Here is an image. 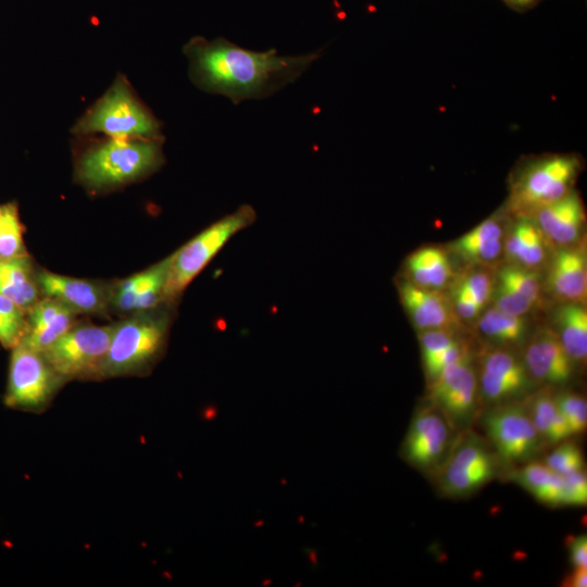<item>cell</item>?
<instances>
[{
    "label": "cell",
    "mask_w": 587,
    "mask_h": 587,
    "mask_svg": "<svg viewBox=\"0 0 587 587\" xmlns=\"http://www.w3.org/2000/svg\"><path fill=\"white\" fill-rule=\"evenodd\" d=\"M184 52L190 61L191 80L235 104L272 96L295 83L322 55V50L300 55H279L274 48L252 51L222 37L211 41L195 37Z\"/></svg>",
    "instance_id": "cell-1"
},
{
    "label": "cell",
    "mask_w": 587,
    "mask_h": 587,
    "mask_svg": "<svg viewBox=\"0 0 587 587\" xmlns=\"http://www.w3.org/2000/svg\"><path fill=\"white\" fill-rule=\"evenodd\" d=\"M163 162L158 138H111L79 160L78 178L92 189L112 188L146 176Z\"/></svg>",
    "instance_id": "cell-2"
},
{
    "label": "cell",
    "mask_w": 587,
    "mask_h": 587,
    "mask_svg": "<svg viewBox=\"0 0 587 587\" xmlns=\"http://www.w3.org/2000/svg\"><path fill=\"white\" fill-rule=\"evenodd\" d=\"M153 310L114 324L99 379L143 374L158 361L165 348L168 317Z\"/></svg>",
    "instance_id": "cell-3"
},
{
    "label": "cell",
    "mask_w": 587,
    "mask_h": 587,
    "mask_svg": "<svg viewBox=\"0 0 587 587\" xmlns=\"http://www.w3.org/2000/svg\"><path fill=\"white\" fill-rule=\"evenodd\" d=\"M580 168L582 161L575 154L529 158L511 179L509 210L519 217L533 216L539 209L573 190Z\"/></svg>",
    "instance_id": "cell-4"
},
{
    "label": "cell",
    "mask_w": 587,
    "mask_h": 587,
    "mask_svg": "<svg viewBox=\"0 0 587 587\" xmlns=\"http://www.w3.org/2000/svg\"><path fill=\"white\" fill-rule=\"evenodd\" d=\"M503 463L486 439L472 428L458 434L435 483L444 497L464 498L499 477Z\"/></svg>",
    "instance_id": "cell-5"
},
{
    "label": "cell",
    "mask_w": 587,
    "mask_h": 587,
    "mask_svg": "<svg viewBox=\"0 0 587 587\" xmlns=\"http://www.w3.org/2000/svg\"><path fill=\"white\" fill-rule=\"evenodd\" d=\"M255 211L241 205L216 221L170 257L163 301L176 300L222 247L239 230L251 225Z\"/></svg>",
    "instance_id": "cell-6"
},
{
    "label": "cell",
    "mask_w": 587,
    "mask_h": 587,
    "mask_svg": "<svg viewBox=\"0 0 587 587\" xmlns=\"http://www.w3.org/2000/svg\"><path fill=\"white\" fill-rule=\"evenodd\" d=\"M74 132L101 133L111 138H158L160 123L135 98L127 84L118 80L78 121Z\"/></svg>",
    "instance_id": "cell-7"
},
{
    "label": "cell",
    "mask_w": 587,
    "mask_h": 587,
    "mask_svg": "<svg viewBox=\"0 0 587 587\" xmlns=\"http://www.w3.org/2000/svg\"><path fill=\"white\" fill-rule=\"evenodd\" d=\"M478 417L486 439L504 466L533 461L546 446L524 400L489 407Z\"/></svg>",
    "instance_id": "cell-8"
},
{
    "label": "cell",
    "mask_w": 587,
    "mask_h": 587,
    "mask_svg": "<svg viewBox=\"0 0 587 587\" xmlns=\"http://www.w3.org/2000/svg\"><path fill=\"white\" fill-rule=\"evenodd\" d=\"M64 383L42 352L21 341L12 349L4 403L11 409L39 413Z\"/></svg>",
    "instance_id": "cell-9"
},
{
    "label": "cell",
    "mask_w": 587,
    "mask_h": 587,
    "mask_svg": "<svg viewBox=\"0 0 587 587\" xmlns=\"http://www.w3.org/2000/svg\"><path fill=\"white\" fill-rule=\"evenodd\" d=\"M114 324L99 326L76 323L48 347L42 354L54 371L66 382L99 379Z\"/></svg>",
    "instance_id": "cell-10"
},
{
    "label": "cell",
    "mask_w": 587,
    "mask_h": 587,
    "mask_svg": "<svg viewBox=\"0 0 587 587\" xmlns=\"http://www.w3.org/2000/svg\"><path fill=\"white\" fill-rule=\"evenodd\" d=\"M427 399L457 433L471 428L480 414L482 402L478 377L470 353L446 366L428 384Z\"/></svg>",
    "instance_id": "cell-11"
},
{
    "label": "cell",
    "mask_w": 587,
    "mask_h": 587,
    "mask_svg": "<svg viewBox=\"0 0 587 587\" xmlns=\"http://www.w3.org/2000/svg\"><path fill=\"white\" fill-rule=\"evenodd\" d=\"M458 434L445 415L428 402L412 416L400 454L410 466L433 477Z\"/></svg>",
    "instance_id": "cell-12"
},
{
    "label": "cell",
    "mask_w": 587,
    "mask_h": 587,
    "mask_svg": "<svg viewBox=\"0 0 587 587\" xmlns=\"http://www.w3.org/2000/svg\"><path fill=\"white\" fill-rule=\"evenodd\" d=\"M533 385L524 362L513 352L492 349L484 353L478 383L482 405L524 400Z\"/></svg>",
    "instance_id": "cell-13"
},
{
    "label": "cell",
    "mask_w": 587,
    "mask_h": 587,
    "mask_svg": "<svg viewBox=\"0 0 587 587\" xmlns=\"http://www.w3.org/2000/svg\"><path fill=\"white\" fill-rule=\"evenodd\" d=\"M168 262L170 257L111 285L110 308L125 315L155 309L163 301Z\"/></svg>",
    "instance_id": "cell-14"
},
{
    "label": "cell",
    "mask_w": 587,
    "mask_h": 587,
    "mask_svg": "<svg viewBox=\"0 0 587 587\" xmlns=\"http://www.w3.org/2000/svg\"><path fill=\"white\" fill-rule=\"evenodd\" d=\"M37 278L43 297L54 298L76 313L103 314L110 309L111 286L46 270L38 271Z\"/></svg>",
    "instance_id": "cell-15"
},
{
    "label": "cell",
    "mask_w": 587,
    "mask_h": 587,
    "mask_svg": "<svg viewBox=\"0 0 587 587\" xmlns=\"http://www.w3.org/2000/svg\"><path fill=\"white\" fill-rule=\"evenodd\" d=\"M530 377L548 386L566 384L574 371V361L555 332L544 329L527 345L523 360Z\"/></svg>",
    "instance_id": "cell-16"
},
{
    "label": "cell",
    "mask_w": 587,
    "mask_h": 587,
    "mask_svg": "<svg viewBox=\"0 0 587 587\" xmlns=\"http://www.w3.org/2000/svg\"><path fill=\"white\" fill-rule=\"evenodd\" d=\"M76 314L65 303L43 297L27 311V330L22 341L42 352L77 323Z\"/></svg>",
    "instance_id": "cell-17"
},
{
    "label": "cell",
    "mask_w": 587,
    "mask_h": 587,
    "mask_svg": "<svg viewBox=\"0 0 587 587\" xmlns=\"http://www.w3.org/2000/svg\"><path fill=\"white\" fill-rule=\"evenodd\" d=\"M536 216L539 229L559 245H569L578 237L585 221L579 195L573 189L561 199L539 209Z\"/></svg>",
    "instance_id": "cell-18"
},
{
    "label": "cell",
    "mask_w": 587,
    "mask_h": 587,
    "mask_svg": "<svg viewBox=\"0 0 587 587\" xmlns=\"http://www.w3.org/2000/svg\"><path fill=\"white\" fill-rule=\"evenodd\" d=\"M399 291L413 323L423 330L449 329L455 323L448 299L438 290L403 283Z\"/></svg>",
    "instance_id": "cell-19"
},
{
    "label": "cell",
    "mask_w": 587,
    "mask_h": 587,
    "mask_svg": "<svg viewBox=\"0 0 587 587\" xmlns=\"http://www.w3.org/2000/svg\"><path fill=\"white\" fill-rule=\"evenodd\" d=\"M549 285L562 300L583 303L587 292L586 255L583 248H565L552 260Z\"/></svg>",
    "instance_id": "cell-20"
},
{
    "label": "cell",
    "mask_w": 587,
    "mask_h": 587,
    "mask_svg": "<svg viewBox=\"0 0 587 587\" xmlns=\"http://www.w3.org/2000/svg\"><path fill=\"white\" fill-rule=\"evenodd\" d=\"M0 294L26 312L41 299L37 272L28 254L0 261Z\"/></svg>",
    "instance_id": "cell-21"
},
{
    "label": "cell",
    "mask_w": 587,
    "mask_h": 587,
    "mask_svg": "<svg viewBox=\"0 0 587 587\" xmlns=\"http://www.w3.org/2000/svg\"><path fill=\"white\" fill-rule=\"evenodd\" d=\"M510 478L524 488L538 502L548 507H561L563 502V477L536 460L511 471Z\"/></svg>",
    "instance_id": "cell-22"
},
{
    "label": "cell",
    "mask_w": 587,
    "mask_h": 587,
    "mask_svg": "<svg viewBox=\"0 0 587 587\" xmlns=\"http://www.w3.org/2000/svg\"><path fill=\"white\" fill-rule=\"evenodd\" d=\"M451 249L470 261L489 262L502 250V228L490 217L451 243Z\"/></svg>",
    "instance_id": "cell-23"
},
{
    "label": "cell",
    "mask_w": 587,
    "mask_h": 587,
    "mask_svg": "<svg viewBox=\"0 0 587 587\" xmlns=\"http://www.w3.org/2000/svg\"><path fill=\"white\" fill-rule=\"evenodd\" d=\"M558 335L562 346L574 362H585L587 357V312L579 303L562 305L555 315Z\"/></svg>",
    "instance_id": "cell-24"
},
{
    "label": "cell",
    "mask_w": 587,
    "mask_h": 587,
    "mask_svg": "<svg viewBox=\"0 0 587 587\" xmlns=\"http://www.w3.org/2000/svg\"><path fill=\"white\" fill-rule=\"evenodd\" d=\"M527 402L534 425L546 445H557L572 436L567 422L560 413L554 395L549 390H541Z\"/></svg>",
    "instance_id": "cell-25"
},
{
    "label": "cell",
    "mask_w": 587,
    "mask_h": 587,
    "mask_svg": "<svg viewBox=\"0 0 587 587\" xmlns=\"http://www.w3.org/2000/svg\"><path fill=\"white\" fill-rule=\"evenodd\" d=\"M478 328L486 337L498 344L513 345L524 338L526 322L523 316L507 314L495 307L484 313Z\"/></svg>",
    "instance_id": "cell-26"
},
{
    "label": "cell",
    "mask_w": 587,
    "mask_h": 587,
    "mask_svg": "<svg viewBox=\"0 0 587 587\" xmlns=\"http://www.w3.org/2000/svg\"><path fill=\"white\" fill-rule=\"evenodd\" d=\"M27 330V312L0 294V344L8 349L18 345Z\"/></svg>",
    "instance_id": "cell-27"
},
{
    "label": "cell",
    "mask_w": 587,
    "mask_h": 587,
    "mask_svg": "<svg viewBox=\"0 0 587 587\" xmlns=\"http://www.w3.org/2000/svg\"><path fill=\"white\" fill-rule=\"evenodd\" d=\"M27 255L18 211L14 203H8L5 217L0 229V261Z\"/></svg>",
    "instance_id": "cell-28"
},
{
    "label": "cell",
    "mask_w": 587,
    "mask_h": 587,
    "mask_svg": "<svg viewBox=\"0 0 587 587\" xmlns=\"http://www.w3.org/2000/svg\"><path fill=\"white\" fill-rule=\"evenodd\" d=\"M544 463L560 476L585 470L584 454L576 442L565 439L546 457Z\"/></svg>",
    "instance_id": "cell-29"
},
{
    "label": "cell",
    "mask_w": 587,
    "mask_h": 587,
    "mask_svg": "<svg viewBox=\"0 0 587 587\" xmlns=\"http://www.w3.org/2000/svg\"><path fill=\"white\" fill-rule=\"evenodd\" d=\"M500 283L510 287L533 304L540 299V284L536 275L517 265L504 266L499 273Z\"/></svg>",
    "instance_id": "cell-30"
},
{
    "label": "cell",
    "mask_w": 587,
    "mask_h": 587,
    "mask_svg": "<svg viewBox=\"0 0 587 587\" xmlns=\"http://www.w3.org/2000/svg\"><path fill=\"white\" fill-rule=\"evenodd\" d=\"M554 400L560 413L567 422L572 435L585 432L587 427V402L576 392L564 391L554 395Z\"/></svg>",
    "instance_id": "cell-31"
},
{
    "label": "cell",
    "mask_w": 587,
    "mask_h": 587,
    "mask_svg": "<svg viewBox=\"0 0 587 587\" xmlns=\"http://www.w3.org/2000/svg\"><path fill=\"white\" fill-rule=\"evenodd\" d=\"M426 266L430 288L444 287L452 276L451 265L444 250L435 247H426L416 251Z\"/></svg>",
    "instance_id": "cell-32"
},
{
    "label": "cell",
    "mask_w": 587,
    "mask_h": 587,
    "mask_svg": "<svg viewBox=\"0 0 587 587\" xmlns=\"http://www.w3.org/2000/svg\"><path fill=\"white\" fill-rule=\"evenodd\" d=\"M458 340L449 329H427L420 336L423 363L433 359Z\"/></svg>",
    "instance_id": "cell-33"
},
{
    "label": "cell",
    "mask_w": 587,
    "mask_h": 587,
    "mask_svg": "<svg viewBox=\"0 0 587 587\" xmlns=\"http://www.w3.org/2000/svg\"><path fill=\"white\" fill-rule=\"evenodd\" d=\"M563 477L562 505L583 507L587 503V476L585 470Z\"/></svg>",
    "instance_id": "cell-34"
},
{
    "label": "cell",
    "mask_w": 587,
    "mask_h": 587,
    "mask_svg": "<svg viewBox=\"0 0 587 587\" xmlns=\"http://www.w3.org/2000/svg\"><path fill=\"white\" fill-rule=\"evenodd\" d=\"M470 351L460 341H457L433 359L424 362L425 374L428 379V384L433 382L438 374L449 364L462 359Z\"/></svg>",
    "instance_id": "cell-35"
},
{
    "label": "cell",
    "mask_w": 587,
    "mask_h": 587,
    "mask_svg": "<svg viewBox=\"0 0 587 587\" xmlns=\"http://www.w3.org/2000/svg\"><path fill=\"white\" fill-rule=\"evenodd\" d=\"M496 308L507 314L523 316L529 311L532 303L510 287L499 283Z\"/></svg>",
    "instance_id": "cell-36"
},
{
    "label": "cell",
    "mask_w": 587,
    "mask_h": 587,
    "mask_svg": "<svg viewBox=\"0 0 587 587\" xmlns=\"http://www.w3.org/2000/svg\"><path fill=\"white\" fill-rule=\"evenodd\" d=\"M460 284L483 309L492 292V283L489 275L484 272H474L467 274Z\"/></svg>",
    "instance_id": "cell-37"
},
{
    "label": "cell",
    "mask_w": 587,
    "mask_h": 587,
    "mask_svg": "<svg viewBox=\"0 0 587 587\" xmlns=\"http://www.w3.org/2000/svg\"><path fill=\"white\" fill-rule=\"evenodd\" d=\"M539 227L519 253L516 262L520 265L532 267L540 264L545 259V242Z\"/></svg>",
    "instance_id": "cell-38"
},
{
    "label": "cell",
    "mask_w": 587,
    "mask_h": 587,
    "mask_svg": "<svg viewBox=\"0 0 587 587\" xmlns=\"http://www.w3.org/2000/svg\"><path fill=\"white\" fill-rule=\"evenodd\" d=\"M569 560L572 567H587V536L572 535L566 538Z\"/></svg>",
    "instance_id": "cell-39"
},
{
    "label": "cell",
    "mask_w": 587,
    "mask_h": 587,
    "mask_svg": "<svg viewBox=\"0 0 587 587\" xmlns=\"http://www.w3.org/2000/svg\"><path fill=\"white\" fill-rule=\"evenodd\" d=\"M455 309L459 315L466 320L475 317L482 310L461 284L455 291Z\"/></svg>",
    "instance_id": "cell-40"
},
{
    "label": "cell",
    "mask_w": 587,
    "mask_h": 587,
    "mask_svg": "<svg viewBox=\"0 0 587 587\" xmlns=\"http://www.w3.org/2000/svg\"><path fill=\"white\" fill-rule=\"evenodd\" d=\"M408 270L414 285L430 288L426 266L416 251L408 258Z\"/></svg>",
    "instance_id": "cell-41"
},
{
    "label": "cell",
    "mask_w": 587,
    "mask_h": 587,
    "mask_svg": "<svg viewBox=\"0 0 587 587\" xmlns=\"http://www.w3.org/2000/svg\"><path fill=\"white\" fill-rule=\"evenodd\" d=\"M562 586L586 587L587 586V567H572V571L563 579Z\"/></svg>",
    "instance_id": "cell-42"
},
{
    "label": "cell",
    "mask_w": 587,
    "mask_h": 587,
    "mask_svg": "<svg viewBox=\"0 0 587 587\" xmlns=\"http://www.w3.org/2000/svg\"><path fill=\"white\" fill-rule=\"evenodd\" d=\"M516 12H526L536 7L541 0H501Z\"/></svg>",
    "instance_id": "cell-43"
},
{
    "label": "cell",
    "mask_w": 587,
    "mask_h": 587,
    "mask_svg": "<svg viewBox=\"0 0 587 587\" xmlns=\"http://www.w3.org/2000/svg\"><path fill=\"white\" fill-rule=\"evenodd\" d=\"M7 208H8V204H2V205H0V229H1V227H2L4 217H5Z\"/></svg>",
    "instance_id": "cell-44"
}]
</instances>
